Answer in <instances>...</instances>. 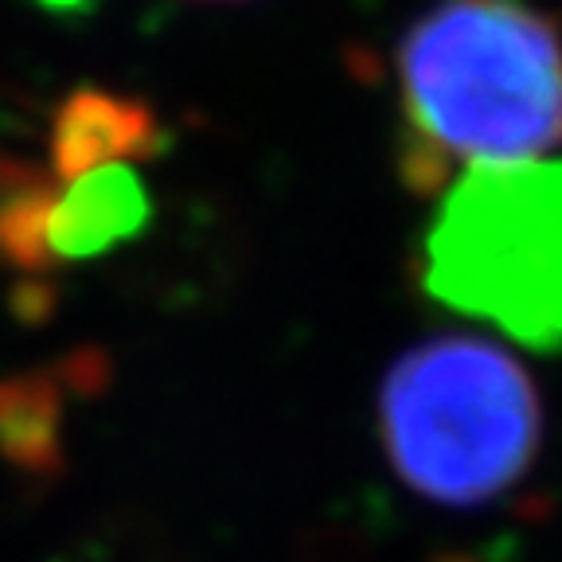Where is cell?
<instances>
[{"instance_id": "cell-1", "label": "cell", "mask_w": 562, "mask_h": 562, "mask_svg": "<svg viewBox=\"0 0 562 562\" xmlns=\"http://www.w3.org/2000/svg\"><path fill=\"white\" fill-rule=\"evenodd\" d=\"M403 180L446 192L457 165H516L562 145V35L527 0H438L395 55Z\"/></svg>"}, {"instance_id": "cell-2", "label": "cell", "mask_w": 562, "mask_h": 562, "mask_svg": "<svg viewBox=\"0 0 562 562\" xmlns=\"http://www.w3.org/2000/svg\"><path fill=\"white\" fill-rule=\"evenodd\" d=\"M379 441L414 496L476 508L512 492L531 469L543 406L516 356L476 336H434L386 371Z\"/></svg>"}, {"instance_id": "cell-3", "label": "cell", "mask_w": 562, "mask_h": 562, "mask_svg": "<svg viewBox=\"0 0 562 562\" xmlns=\"http://www.w3.org/2000/svg\"><path fill=\"white\" fill-rule=\"evenodd\" d=\"M434 301L536 351H562V160L484 165L446 188L422 238Z\"/></svg>"}, {"instance_id": "cell-4", "label": "cell", "mask_w": 562, "mask_h": 562, "mask_svg": "<svg viewBox=\"0 0 562 562\" xmlns=\"http://www.w3.org/2000/svg\"><path fill=\"white\" fill-rule=\"evenodd\" d=\"M102 351L87 348L47 368L0 375V461L27 481H52L67 461V403L105 383Z\"/></svg>"}, {"instance_id": "cell-5", "label": "cell", "mask_w": 562, "mask_h": 562, "mask_svg": "<svg viewBox=\"0 0 562 562\" xmlns=\"http://www.w3.org/2000/svg\"><path fill=\"white\" fill-rule=\"evenodd\" d=\"M160 149H165V122L157 105L105 87L67 90L47 130V157L59 184L105 165L153 160Z\"/></svg>"}, {"instance_id": "cell-6", "label": "cell", "mask_w": 562, "mask_h": 562, "mask_svg": "<svg viewBox=\"0 0 562 562\" xmlns=\"http://www.w3.org/2000/svg\"><path fill=\"white\" fill-rule=\"evenodd\" d=\"M153 220V195L130 165H105L63 180L47 215V255L70 266L110 255L137 238Z\"/></svg>"}, {"instance_id": "cell-7", "label": "cell", "mask_w": 562, "mask_h": 562, "mask_svg": "<svg viewBox=\"0 0 562 562\" xmlns=\"http://www.w3.org/2000/svg\"><path fill=\"white\" fill-rule=\"evenodd\" d=\"M59 195L52 168L0 149V273L12 285H55L59 266L47 255V215Z\"/></svg>"}, {"instance_id": "cell-8", "label": "cell", "mask_w": 562, "mask_h": 562, "mask_svg": "<svg viewBox=\"0 0 562 562\" xmlns=\"http://www.w3.org/2000/svg\"><path fill=\"white\" fill-rule=\"evenodd\" d=\"M47 562H180V554L153 519L122 512L82 527Z\"/></svg>"}, {"instance_id": "cell-9", "label": "cell", "mask_w": 562, "mask_h": 562, "mask_svg": "<svg viewBox=\"0 0 562 562\" xmlns=\"http://www.w3.org/2000/svg\"><path fill=\"white\" fill-rule=\"evenodd\" d=\"M363 559H368V539L351 524H344V516L305 531L297 547V562H363Z\"/></svg>"}]
</instances>
